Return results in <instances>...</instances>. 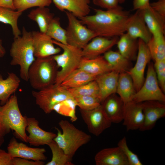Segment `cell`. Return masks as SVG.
I'll list each match as a JSON object with an SVG mask.
<instances>
[{"label":"cell","instance_id":"obj_27","mask_svg":"<svg viewBox=\"0 0 165 165\" xmlns=\"http://www.w3.org/2000/svg\"><path fill=\"white\" fill-rule=\"evenodd\" d=\"M116 43L119 52L130 61L136 59L138 50V40L125 32L120 36Z\"/></svg>","mask_w":165,"mask_h":165},{"label":"cell","instance_id":"obj_13","mask_svg":"<svg viewBox=\"0 0 165 165\" xmlns=\"http://www.w3.org/2000/svg\"><path fill=\"white\" fill-rule=\"evenodd\" d=\"M144 114L143 124L139 129L145 131L152 129L158 120L165 116L164 103L157 101L142 102Z\"/></svg>","mask_w":165,"mask_h":165},{"label":"cell","instance_id":"obj_33","mask_svg":"<svg viewBox=\"0 0 165 165\" xmlns=\"http://www.w3.org/2000/svg\"><path fill=\"white\" fill-rule=\"evenodd\" d=\"M48 145L50 148L52 153L51 160L46 165H72V159L66 155L64 151L57 145L56 142L53 140Z\"/></svg>","mask_w":165,"mask_h":165},{"label":"cell","instance_id":"obj_34","mask_svg":"<svg viewBox=\"0 0 165 165\" xmlns=\"http://www.w3.org/2000/svg\"><path fill=\"white\" fill-rule=\"evenodd\" d=\"M60 18L54 17L47 29L46 34L52 39L64 44H67L66 30L61 26Z\"/></svg>","mask_w":165,"mask_h":165},{"label":"cell","instance_id":"obj_21","mask_svg":"<svg viewBox=\"0 0 165 165\" xmlns=\"http://www.w3.org/2000/svg\"><path fill=\"white\" fill-rule=\"evenodd\" d=\"M101 105L112 123H119L123 120L124 104L119 96L112 94L107 97Z\"/></svg>","mask_w":165,"mask_h":165},{"label":"cell","instance_id":"obj_3","mask_svg":"<svg viewBox=\"0 0 165 165\" xmlns=\"http://www.w3.org/2000/svg\"><path fill=\"white\" fill-rule=\"evenodd\" d=\"M0 124L7 134L11 130H14L16 138L27 142V117L21 114L15 94L11 95L4 104L0 106Z\"/></svg>","mask_w":165,"mask_h":165},{"label":"cell","instance_id":"obj_11","mask_svg":"<svg viewBox=\"0 0 165 165\" xmlns=\"http://www.w3.org/2000/svg\"><path fill=\"white\" fill-rule=\"evenodd\" d=\"M80 112L89 131L95 136L99 135L111 125L112 123L104 112L101 105L91 110H80Z\"/></svg>","mask_w":165,"mask_h":165},{"label":"cell","instance_id":"obj_4","mask_svg":"<svg viewBox=\"0 0 165 165\" xmlns=\"http://www.w3.org/2000/svg\"><path fill=\"white\" fill-rule=\"evenodd\" d=\"M62 133L58 128L56 136L53 139L64 153L72 159L78 149L87 143L91 136L75 127L66 120H61L58 123Z\"/></svg>","mask_w":165,"mask_h":165},{"label":"cell","instance_id":"obj_36","mask_svg":"<svg viewBox=\"0 0 165 165\" xmlns=\"http://www.w3.org/2000/svg\"><path fill=\"white\" fill-rule=\"evenodd\" d=\"M52 2V0H13L15 10L21 12L33 7L48 6Z\"/></svg>","mask_w":165,"mask_h":165},{"label":"cell","instance_id":"obj_30","mask_svg":"<svg viewBox=\"0 0 165 165\" xmlns=\"http://www.w3.org/2000/svg\"><path fill=\"white\" fill-rule=\"evenodd\" d=\"M164 34L158 33L152 35L146 44L151 58L154 61L165 59Z\"/></svg>","mask_w":165,"mask_h":165},{"label":"cell","instance_id":"obj_17","mask_svg":"<svg viewBox=\"0 0 165 165\" xmlns=\"http://www.w3.org/2000/svg\"><path fill=\"white\" fill-rule=\"evenodd\" d=\"M126 32L135 39H140L146 44L152 35L148 29L140 10H138L130 16L126 28Z\"/></svg>","mask_w":165,"mask_h":165},{"label":"cell","instance_id":"obj_26","mask_svg":"<svg viewBox=\"0 0 165 165\" xmlns=\"http://www.w3.org/2000/svg\"><path fill=\"white\" fill-rule=\"evenodd\" d=\"M20 80L14 73L8 72V76L4 79L0 74V101L1 105L4 104L11 95L16 91Z\"/></svg>","mask_w":165,"mask_h":165},{"label":"cell","instance_id":"obj_14","mask_svg":"<svg viewBox=\"0 0 165 165\" xmlns=\"http://www.w3.org/2000/svg\"><path fill=\"white\" fill-rule=\"evenodd\" d=\"M34 56L42 58L58 54L60 47H55L53 40L46 33L38 31L32 32Z\"/></svg>","mask_w":165,"mask_h":165},{"label":"cell","instance_id":"obj_10","mask_svg":"<svg viewBox=\"0 0 165 165\" xmlns=\"http://www.w3.org/2000/svg\"><path fill=\"white\" fill-rule=\"evenodd\" d=\"M138 43L136 62L134 66L127 72L132 79L136 92L140 89L144 83L145 69L152 58L146 43L139 38Z\"/></svg>","mask_w":165,"mask_h":165},{"label":"cell","instance_id":"obj_23","mask_svg":"<svg viewBox=\"0 0 165 165\" xmlns=\"http://www.w3.org/2000/svg\"><path fill=\"white\" fill-rule=\"evenodd\" d=\"M79 68L95 76L114 70L103 56L101 55L91 58L83 57Z\"/></svg>","mask_w":165,"mask_h":165},{"label":"cell","instance_id":"obj_37","mask_svg":"<svg viewBox=\"0 0 165 165\" xmlns=\"http://www.w3.org/2000/svg\"><path fill=\"white\" fill-rule=\"evenodd\" d=\"M76 105L80 110L88 111L94 109L101 105V102L98 98L90 96H82L74 97Z\"/></svg>","mask_w":165,"mask_h":165},{"label":"cell","instance_id":"obj_18","mask_svg":"<svg viewBox=\"0 0 165 165\" xmlns=\"http://www.w3.org/2000/svg\"><path fill=\"white\" fill-rule=\"evenodd\" d=\"M118 39L117 37L109 38L96 36L82 49L83 57L91 58L100 56L116 44Z\"/></svg>","mask_w":165,"mask_h":165},{"label":"cell","instance_id":"obj_35","mask_svg":"<svg viewBox=\"0 0 165 165\" xmlns=\"http://www.w3.org/2000/svg\"><path fill=\"white\" fill-rule=\"evenodd\" d=\"M67 89L73 97L79 96H90L99 99V89L95 80L80 86Z\"/></svg>","mask_w":165,"mask_h":165},{"label":"cell","instance_id":"obj_46","mask_svg":"<svg viewBox=\"0 0 165 165\" xmlns=\"http://www.w3.org/2000/svg\"><path fill=\"white\" fill-rule=\"evenodd\" d=\"M7 134L0 124V147L4 142V136Z\"/></svg>","mask_w":165,"mask_h":165},{"label":"cell","instance_id":"obj_39","mask_svg":"<svg viewBox=\"0 0 165 165\" xmlns=\"http://www.w3.org/2000/svg\"><path fill=\"white\" fill-rule=\"evenodd\" d=\"M154 67L159 85L165 92V59L155 61Z\"/></svg>","mask_w":165,"mask_h":165},{"label":"cell","instance_id":"obj_40","mask_svg":"<svg viewBox=\"0 0 165 165\" xmlns=\"http://www.w3.org/2000/svg\"><path fill=\"white\" fill-rule=\"evenodd\" d=\"M94 4L107 9L115 8L118 6L119 0H93Z\"/></svg>","mask_w":165,"mask_h":165},{"label":"cell","instance_id":"obj_42","mask_svg":"<svg viewBox=\"0 0 165 165\" xmlns=\"http://www.w3.org/2000/svg\"><path fill=\"white\" fill-rule=\"evenodd\" d=\"M150 5L157 13L165 18V0H159L150 3Z\"/></svg>","mask_w":165,"mask_h":165},{"label":"cell","instance_id":"obj_2","mask_svg":"<svg viewBox=\"0 0 165 165\" xmlns=\"http://www.w3.org/2000/svg\"><path fill=\"white\" fill-rule=\"evenodd\" d=\"M21 33V36L14 38L12 43L10 50L12 57L10 64L12 66H19L20 77L27 82L29 69L36 58L34 55L32 32L28 31L23 27Z\"/></svg>","mask_w":165,"mask_h":165},{"label":"cell","instance_id":"obj_15","mask_svg":"<svg viewBox=\"0 0 165 165\" xmlns=\"http://www.w3.org/2000/svg\"><path fill=\"white\" fill-rule=\"evenodd\" d=\"M27 122L26 130L29 134L28 136L27 142L31 145H48L57 136L55 134L41 129L39 126L38 121L34 117H27Z\"/></svg>","mask_w":165,"mask_h":165},{"label":"cell","instance_id":"obj_22","mask_svg":"<svg viewBox=\"0 0 165 165\" xmlns=\"http://www.w3.org/2000/svg\"><path fill=\"white\" fill-rule=\"evenodd\" d=\"M61 11H67L79 18L88 15L90 12V0H52Z\"/></svg>","mask_w":165,"mask_h":165},{"label":"cell","instance_id":"obj_31","mask_svg":"<svg viewBox=\"0 0 165 165\" xmlns=\"http://www.w3.org/2000/svg\"><path fill=\"white\" fill-rule=\"evenodd\" d=\"M103 57L114 70L119 73L127 72L131 68L130 61L123 56L119 51L109 50L104 53Z\"/></svg>","mask_w":165,"mask_h":165},{"label":"cell","instance_id":"obj_7","mask_svg":"<svg viewBox=\"0 0 165 165\" xmlns=\"http://www.w3.org/2000/svg\"><path fill=\"white\" fill-rule=\"evenodd\" d=\"M36 104L46 114H49L57 105L74 99L68 90L54 84L38 91L32 92Z\"/></svg>","mask_w":165,"mask_h":165},{"label":"cell","instance_id":"obj_45","mask_svg":"<svg viewBox=\"0 0 165 165\" xmlns=\"http://www.w3.org/2000/svg\"><path fill=\"white\" fill-rule=\"evenodd\" d=\"M0 7L15 10L13 5V0H0Z\"/></svg>","mask_w":165,"mask_h":165},{"label":"cell","instance_id":"obj_28","mask_svg":"<svg viewBox=\"0 0 165 165\" xmlns=\"http://www.w3.org/2000/svg\"><path fill=\"white\" fill-rule=\"evenodd\" d=\"M96 77L79 68L66 77L60 85L66 89L75 88L95 80Z\"/></svg>","mask_w":165,"mask_h":165},{"label":"cell","instance_id":"obj_47","mask_svg":"<svg viewBox=\"0 0 165 165\" xmlns=\"http://www.w3.org/2000/svg\"><path fill=\"white\" fill-rule=\"evenodd\" d=\"M6 53V50L2 45V40L0 39V58L3 57Z\"/></svg>","mask_w":165,"mask_h":165},{"label":"cell","instance_id":"obj_32","mask_svg":"<svg viewBox=\"0 0 165 165\" xmlns=\"http://www.w3.org/2000/svg\"><path fill=\"white\" fill-rule=\"evenodd\" d=\"M22 13L16 10L0 7V22L11 26L14 38L18 37L22 34L18 26V20Z\"/></svg>","mask_w":165,"mask_h":165},{"label":"cell","instance_id":"obj_48","mask_svg":"<svg viewBox=\"0 0 165 165\" xmlns=\"http://www.w3.org/2000/svg\"><path fill=\"white\" fill-rule=\"evenodd\" d=\"M126 0H119V3H123Z\"/></svg>","mask_w":165,"mask_h":165},{"label":"cell","instance_id":"obj_25","mask_svg":"<svg viewBox=\"0 0 165 165\" xmlns=\"http://www.w3.org/2000/svg\"><path fill=\"white\" fill-rule=\"evenodd\" d=\"M136 92L132 79L127 72L120 73L116 93L124 104L133 101Z\"/></svg>","mask_w":165,"mask_h":165},{"label":"cell","instance_id":"obj_5","mask_svg":"<svg viewBox=\"0 0 165 165\" xmlns=\"http://www.w3.org/2000/svg\"><path fill=\"white\" fill-rule=\"evenodd\" d=\"M58 68L53 56L36 58L28 71L31 86L38 90L54 84Z\"/></svg>","mask_w":165,"mask_h":165},{"label":"cell","instance_id":"obj_9","mask_svg":"<svg viewBox=\"0 0 165 165\" xmlns=\"http://www.w3.org/2000/svg\"><path fill=\"white\" fill-rule=\"evenodd\" d=\"M133 101L136 103L148 101L165 102V96L159 85L152 63L148 65L145 79L141 87L135 94Z\"/></svg>","mask_w":165,"mask_h":165},{"label":"cell","instance_id":"obj_12","mask_svg":"<svg viewBox=\"0 0 165 165\" xmlns=\"http://www.w3.org/2000/svg\"><path fill=\"white\" fill-rule=\"evenodd\" d=\"M8 152L13 158L19 157L35 161H45L47 157L44 148H34L19 143L14 137L10 140L7 147Z\"/></svg>","mask_w":165,"mask_h":165},{"label":"cell","instance_id":"obj_1","mask_svg":"<svg viewBox=\"0 0 165 165\" xmlns=\"http://www.w3.org/2000/svg\"><path fill=\"white\" fill-rule=\"evenodd\" d=\"M95 13L79 18L81 22L92 31L97 36L113 38L126 32L130 17L129 12L119 5L103 10L95 9Z\"/></svg>","mask_w":165,"mask_h":165},{"label":"cell","instance_id":"obj_8","mask_svg":"<svg viewBox=\"0 0 165 165\" xmlns=\"http://www.w3.org/2000/svg\"><path fill=\"white\" fill-rule=\"evenodd\" d=\"M65 12L68 21L66 29L68 44L82 49L97 36L72 13L67 11Z\"/></svg>","mask_w":165,"mask_h":165},{"label":"cell","instance_id":"obj_6","mask_svg":"<svg viewBox=\"0 0 165 165\" xmlns=\"http://www.w3.org/2000/svg\"><path fill=\"white\" fill-rule=\"evenodd\" d=\"M53 42L63 50L62 53L53 56L57 66L61 68V70L57 72L54 83L59 85L69 75L79 68L83 56L82 49L54 40Z\"/></svg>","mask_w":165,"mask_h":165},{"label":"cell","instance_id":"obj_16","mask_svg":"<svg viewBox=\"0 0 165 165\" xmlns=\"http://www.w3.org/2000/svg\"><path fill=\"white\" fill-rule=\"evenodd\" d=\"M142 103L133 101L124 104L123 123L127 131L139 130L144 122Z\"/></svg>","mask_w":165,"mask_h":165},{"label":"cell","instance_id":"obj_19","mask_svg":"<svg viewBox=\"0 0 165 165\" xmlns=\"http://www.w3.org/2000/svg\"><path fill=\"white\" fill-rule=\"evenodd\" d=\"M94 160L96 165H129L125 154L118 146L101 150L96 154Z\"/></svg>","mask_w":165,"mask_h":165},{"label":"cell","instance_id":"obj_20","mask_svg":"<svg viewBox=\"0 0 165 165\" xmlns=\"http://www.w3.org/2000/svg\"><path fill=\"white\" fill-rule=\"evenodd\" d=\"M119 74L112 70L96 76L95 80L99 89L101 103L107 97L116 93Z\"/></svg>","mask_w":165,"mask_h":165},{"label":"cell","instance_id":"obj_43","mask_svg":"<svg viewBox=\"0 0 165 165\" xmlns=\"http://www.w3.org/2000/svg\"><path fill=\"white\" fill-rule=\"evenodd\" d=\"M13 158L8 152L0 149V165H12Z\"/></svg>","mask_w":165,"mask_h":165},{"label":"cell","instance_id":"obj_24","mask_svg":"<svg viewBox=\"0 0 165 165\" xmlns=\"http://www.w3.org/2000/svg\"><path fill=\"white\" fill-rule=\"evenodd\" d=\"M139 10L152 35L160 33L165 34V18L157 13L150 5Z\"/></svg>","mask_w":165,"mask_h":165},{"label":"cell","instance_id":"obj_38","mask_svg":"<svg viewBox=\"0 0 165 165\" xmlns=\"http://www.w3.org/2000/svg\"><path fill=\"white\" fill-rule=\"evenodd\" d=\"M117 146L120 148L125 154L129 165H143L138 156L129 148L125 137H124L119 141Z\"/></svg>","mask_w":165,"mask_h":165},{"label":"cell","instance_id":"obj_29","mask_svg":"<svg viewBox=\"0 0 165 165\" xmlns=\"http://www.w3.org/2000/svg\"><path fill=\"white\" fill-rule=\"evenodd\" d=\"M28 16L37 23L40 31L44 33H46L49 25L54 17V14L46 7H39L33 9Z\"/></svg>","mask_w":165,"mask_h":165},{"label":"cell","instance_id":"obj_41","mask_svg":"<svg viewBox=\"0 0 165 165\" xmlns=\"http://www.w3.org/2000/svg\"><path fill=\"white\" fill-rule=\"evenodd\" d=\"M43 161H35L19 157L13 158L12 165H43Z\"/></svg>","mask_w":165,"mask_h":165},{"label":"cell","instance_id":"obj_44","mask_svg":"<svg viewBox=\"0 0 165 165\" xmlns=\"http://www.w3.org/2000/svg\"><path fill=\"white\" fill-rule=\"evenodd\" d=\"M149 0H134V10H142L150 5Z\"/></svg>","mask_w":165,"mask_h":165}]
</instances>
